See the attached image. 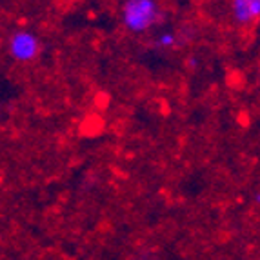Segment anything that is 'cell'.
Instances as JSON below:
<instances>
[{
	"mask_svg": "<svg viewBox=\"0 0 260 260\" xmlns=\"http://www.w3.org/2000/svg\"><path fill=\"white\" fill-rule=\"evenodd\" d=\"M122 24L133 33H142L158 20L160 9L155 0H127L122 4Z\"/></svg>",
	"mask_w": 260,
	"mask_h": 260,
	"instance_id": "6da1fadb",
	"label": "cell"
},
{
	"mask_svg": "<svg viewBox=\"0 0 260 260\" xmlns=\"http://www.w3.org/2000/svg\"><path fill=\"white\" fill-rule=\"evenodd\" d=\"M42 49L39 37L29 29H17L8 40V51L18 62H29L37 58Z\"/></svg>",
	"mask_w": 260,
	"mask_h": 260,
	"instance_id": "7a4b0ae2",
	"label": "cell"
},
{
	"mask_svg": "<svg viewBox=\"0 0 260 260\" xmlns=\"http://www.w3.org/2000/svg\"><path fill=\"white\" fill-rule=\"evenodd\" d=\"M231 13L239 24H249L260 18V0H233Z\"/></svg>",
	"mask_w": 260,
	"mask_h": 260,
	"instance_id": "3957f363",
	"label": "cell"
},
{
	"mask_svg": "<svg viewBox=\"0 0 260 260\" xmlns=\"http://www.w3.org/2000/svg\"><path fill=\"white\" fill-rule=\"evenodd\" d=\"M175 42H177V37L171 31H162L160 35L156 37V44L160 48H171V46H175Z\"/></svg>",
	"mask_w": 260,
	"mask_h": 260,
	"instance_id": "277c9868",
	"label": "cell"
},
{
	"mask_svg": "<svg viewBox=\"0 0 260 260\" xmlns=\"http://www.w3.org/2000/svg\"><path fill=\"white\" fill-rule=\"evenodd\" d=\"M187 64H189L191 68H195V66L199 64V60H197V58H189V60H187Z\"/></svg>",
	"mask_w": 260,
	"mask_h": 260,
	"instance_id": "5b68a950",
	"label": "cell"
},
{
	"mask_svg": "<svg viewBox=\"0 0 260 260\" xmlns=\"http://www.w3.org/2000/svg\"><path fill=\"white\" fill-rule=\"evenodd\" d=\"M255 200L260 204V193H256V195H255Z\"/></svg>",
	"mask_w": 260,
	"mask_h": 260,
	"instance_id": "8992f818",
	"label": "cell"
}]
</instances>
